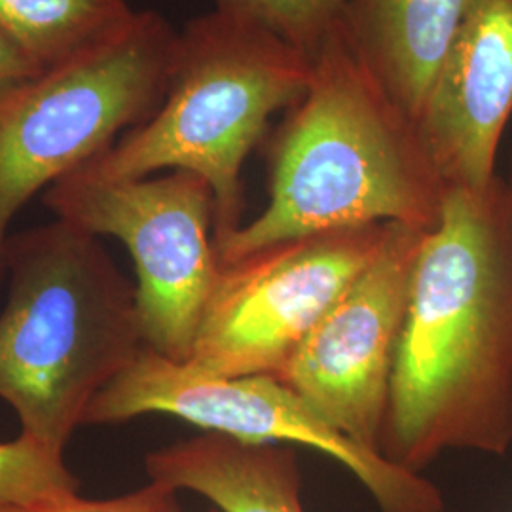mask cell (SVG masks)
<instances>
[{"mask_svg":"<svg viewBox=\"0 0 512 512\" xmlns=\"http://www.w3.org/2000/svg\"><path fill=\"white\" fill-rule=\"evenodd\" d=\"M512 448V215L505 181L448 186L425 234L378 454L410 473Z\"/></svg>","mask_w":512,"mask_h":512,"instance_id":"obj_1","label":"cell"},{"mask_svg":"<svg viewBox=\"0 0 512 512\" xmlns=\"http://www.w3.org/2000/svg\"><path fill=\"white\" fill-rule=\"evenodd\" d=\"M177 490L150 480L147 486L110 499H84L78 494L14 505L0 512H183Z\"/></svg>","mask_w":512,"mask_h":512,"instance_id":"obj_16","label":"cell"},{"mask_svg":"<svg viewBox=\"0 0 512 512\" xmlns=\"http://www.w3.org/2000/svg\"><path fill=\"white\" fill-rule=\"evenodd\" d=\"M0 399L21 433L65 454L93 401L147 348L137 287L99 238L55 219L10 236Z\"/></svg>","mask_w":512,"mask_h":512,"instance_id":"obj_3","label":"cell"},{"mask_svg":"<svg viewBox=\"0 0 512 512\" xmlns=\"http://www.w3.org/2000/svg\"><path fill=\"white\" fill-rule=\"evenodd\" d=\"M348 0H215V10L249 21L311 63L344 27Z\"/></svg>","mask_w":512,"mask_h":512,"instance_id":"obj_14","label":"cell"},{"mask_svg":"<svg viewBox=\"0 0 512 512\" xmlns=\"http://www.w3.org/2000/svg\"><path fill=\"white\" fill-rule=\"evenodd\" d=\"M78 488L65 454L25 435L0 442V509L78 494Z\"/></svg>","mask_w":512,"mask_h":512,"instance_id":"obj_15","label":"cell"},{"mask_svg":"<svg viewBox=\"0 0 512 512\" xmlns=\"http://www.w3.org/2000/svg\"><path fill=\"white\" fill-rule=\"evenodd\" d=\"M148 414L173 416L203 433L308 446L342 463L380 512H444L439 486L359 446L274 376H215L145 348L101 391L84 425H112Z\"/></svg>","mask_w":512,"mask_h":512,"instance_id":"obj_7","label":"cell"},{"mask_svg":"<svg viewBox=\"0 0 512 512\" xmlns=\"http://www.w3.org/2000/svg\"><path fill=\"white\" fill-rule=\"evenodd\" d=\"M505 181V192H507V200H509V207H511L512 215V150H511V162H509V173L507 177H503Z\"/></svg>","mask_w":512,"mask_h":512,"instance_id":"obj_18","label":"cell"},{"mask_svg":"<svg viewBox=\"0 0 512 512\" xmlns=\"http://www.w3.org/2000/svg\"><path fill=\"white\" fill-rule=\"evenodd\" d=\"M177 44L164 16L137 12L114 37L0 97V279L19 211L160 109Z\"/></svg>","mask_w":512,"mask_h":512,"instance_id":"obj_5","label":"cell"},{"mask_svg":"<svg viewBox=\"0 0 512 512\" xmlns=\"http://www.w3.org/2000/svg\"><path fill=\"white\" fill-rule=\"evenodd\" d=\"M471 0H348L344 37L385 95L420 126Z\"/></svg>","mask_w":512,"mask_h":512,"instance_id":"obj_11","label":"cell"},{"mask_svg":"<svg viewBox=\"0 0 512 512\" xmlns=\"http://www.w3.org/2000/svg\"><path fill=\"white\" fill-rule=\"evenodd\" d=\"M391 224L291 239L220 266L186 365L277 376L384 247Z\"/></svg>","mask_w":512,"mask_h":512,"instance_id":"obj_8","label":"cell"},{"mask_svg":"<svg viewBox=\"0 0 512 512\" xmlns=\"http://www.w3.org/2000/svg\"><path fill=\"white\" fill-rule=\"evenodd\" d=\"M512 116V0H471L420 120L446 186L494 183Z\"/></svg>","mask_w":512,"mask_h":512,"instance_id":"obj_10","label":"cell"},{"mask_svg":"<svg viewBox=\"0 0 512 512\" xmlns=\"http://www.w3.org/2000/svg\"><path fill=\"white\" fill-rule=\"evenodd\" d=\"M207 512H220L219 509H211V511H207Z\"/></svg>","mask_w":512,"mask_h":512,"instance_id":"obj_19","label":"cell"},{"mask_svg":"<svg viewBox=\"0 0 512 512\" xmlns=\"http://www.w3.org/2000/svg\"><path fill=\"white\" fill-rule=\"evenodd\" d=\"M42 71L18 42L0 29V97Z\"/></svg>","mask_w":512,"mask_h":512,"instance_id":"obj_17","label":"cell"},{"mask_svg":"<svg viewBox=\"0 0 512 512\" xmlns=\"http://www.w3.org/2000/svg\"><path fill=\"white\" fill-rule=\"evenodd\" d=\"M148 478L200 494L220 512H304L298 458L287 444L202 433L145 458Z\"/></svg>","mask_w":512,"mask_h":512,"instance_id":"obj_12","label":"cell"},{"mask_svg":"<svg viewBox=\"0 0 512 512\" xmlns=\"http://www.w3.org/2000/svg\"><path fill=\"white\" fill-rule=\"evenodd\" d=\"M313 63L249 21L207 12L179 33L164 103L88 167L110 181L188 171L213 192L215 245L243 224L241 171L277 112L308 92Z\"/></svg>","mask_w":512,"mask_h":512,"instance_id":"obj_4","label":"cell"},{"mask_svg":"<svg viewBox=\"0 0 512 512\" xmlns=\"http://www.w3.org/2000/svg\"><path fill=\"white\" fill-rule=\"evenodd\" d=\"M425 234L391 224L382 251L274 376L376 454Z\"/></svg>","mask_w":512,"mask_h":512,"instance_id":"obj_9","label":"cell"},{"mask_svg":"<svg viewBox=\"0 0 512 512\" xmlns=\"http://www.w3.org/2000/svg\"><path fill=\"white\" fill-rule=\"evenodd\" d=\"M448 186L421 137L351 52L344 27L268 147V205L217 245L220 266L277 243L370 224L439 226Z\"/></svg>","mask_w":512,"mask_h":512,"instance_id":"obj_2","label":"cell"},{"mask_svg":"<svg viewBox=\"0 0 512 512\" xmlns=\"http://www.w3.org/2000/svg\"><path fill=\"white\" fill-rule=\"evenodd\" d=\"M42 202L55 219L126 245L147 348L186 363L220 274L209 184L188 171L110 181L80 167Z\"/></svg>","mask_w":512,"mask_h":512,"instance_id":"obj_6","label":"cell"},{"mask_svg":"<svg viewBox=\"0 0 512 512\" xmlns=\"http://www.w3.org/2000/svg\"><path fill=\"white\" fill-rule=\"evenodd\" d=\"M135 14L128 0H0V29L46 71L114 37Z\"/></svg>","mask_w":512,"mask_h":512,"instance_id":"obj_13","label":"cell"}]
</instances>
